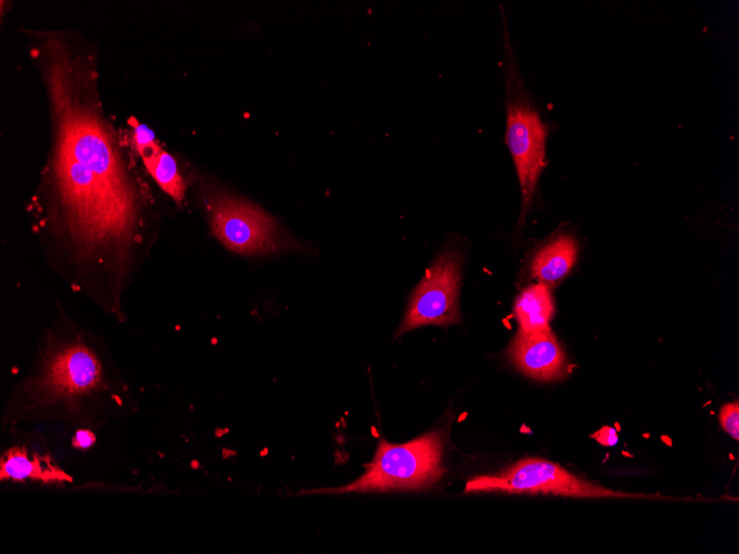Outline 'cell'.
<instances>
[{
  "label": "cell",
  "instance_id": "5bb4252c",
  "mask_svg": "<svg viewBox=\"0 0 739 554\" xmlns=\"http://www.w3.org/2000/svg\"><path fill=\"white\" fill-rule=\"evenodd\" d=\"M96 441L95 432L87 429H80L73 432L71 443L77 449L92 447Z\"/></svg>",
  "mask_w": 739,
  "mask_h": 554
},
{
  "label": "cell",
  "instance_id": "8992f818",
  "mask_svg": "<svg viewBox=\"0 0 739 554\" xmlns=\"http://www.w3.org/2000/svg\"><path fill=\"white\" fill-rule=\"evenodd\" d=\"M206 209L211 232L230 251L253 255L283 248L274 220L249 201L216 191L208 197Z\"/></svg>",
  "mask_w": 739,
  "mask_h": 554
},
{
  "label": "cell",
  "instance_id": "7c38bea8",
  "mask_svg": "<svg viewBox=\"0 0 739 554\" xmlns=\"http://www.w3.org/2000/svg\"><path fill=\"white\" fill-rule=\"evenodd\" d=\"M148 174L175 202L180 205L186 195V181L176 159L155 140L136 149Z\"/></svg>",
  "mask_w": 739,
  "mask_h": 554
},
{
  "label": "cell",
  "instance_id": "3957f363",
  "mask_svg": "<svg viewBox=\"0 0 739 554\" xmlns=\"http://www.w3.org/2000/svg\"><path fill=\"white\" fill-rule=\"evenodd\" d=\"M441 430L429 431L404 443L381 439L364 473L353 482L333 489L300 493H346L418 491L430 489L444 473Z\"/></svg>",
  "mask_w": 739,
  "mask_h": 554
},
{
  "label": "cell",
  "instance_id": "5b68a950",
  "mask_svg": "<svg viewBox=\"0 0 739 554\" xmlns=\"http://www.w3.org/2000/svg\"><path fill=\"white\" fill-rule=\"evenodd\" d=\"M518 75L507 73L506 144L517 170L521 189L520 221L532 203L540 175L547 166L548 126L521 90Z\"/></svg>",
  "mask_w": 739,
  "mask_h": 554
},
{
  "label": "cell",
  "instance_id": "8fae6325",
  "mask_svg": "<svg viewBox=\"0 0 739 554\" xmlns=\"http://www.w3.org/2000/svg\"><path fill=\"white\" fill-rule=\"evenodd\" d=\"M513 314L520 332L550 328L554 301L549 286L539 282L523 289L514 301Z\"/></svg>",
  "mask_w": 739,
  "mask_h": 554
},
{
  "label": "cell",
  "instance_id": "6da1fadb",
  "mask_svg": "<svg viewBox=\"0 0 739 554\" xmlns=\"http://www.w3.org/2000/svg\"><path fill=\"white\" fill-rule=\"evenodd\" d=\"M51 144L34 216L70 276L123 322V290L148 240V192L98 91L96 50L64 30L32 31Z\"/></svg>",
  "mask_w": 739,
  "mask_h": 554
},
{
  "label": "cell",
  "instance_id": "ba28073f",
  "mask_svg": "<svg viewBox=\"0 0 739 554\" xmlns=\"http://www.w3.org/2000/svg\"><path fill=\"white\" fill-rule=\"evenodd\" d=\"M508 354L517 369L533 379L554 381L568 374L565 354L551 328L538 332L518 331Z\"/></svg>",
  "mask_w": 739,
  "mask_h": 554
},
{
  "label": "cell",
  "instance_id": "52a82bcc",
  "mask_svg": "<svg viewBox=\"0 0 739 554\" xmlns=\"http://www.w3.org/2000/svg\"><path fill=\"white\" fill-rule=\"evenodd\" d=\"M461 264L462 255L457 250H446L434 260L413 291L395 337L420 326H448L460 322Z\"/></svg>",
  "mask_w": 739,
  "mask_h": 554
},
{
  "label": "cell",
  "instance_id": "4fadbf2b",
  "mask_svg": "<svg viewBox=\"0 0 739 554\" xmlns=\"http://www.w3.org/2000/svg\"><path fill=\"white\" fill-rule=\"evenodd\" d=\"M719 424L735 440L739 439V403L731 401L725 404L719 412Z\"/></svg>",
  "mask_w": 739,
  "mask_h": 554
},
{
  "label": "cell",
  "instance_id": "7a4b0ae2",
  "mask_svg": "<svg viewBox=\"0 0 739 554\" xmlns=\"http://www.w3.org/2000/svg\"><path fill=\"white\" fill-rule=\"evenodd\" d=\"M137 410L138 400L103 338L60 309L12 388L0 426L51 424L96 432Z\"/></svg>",
  "mask_w": 739,
  "mask_h": 554
},
{
  "label": "cell",
  "instance_id": "277c9868",
  "mask_svg": "<svg viewBox=\"0 0 739 554\" xmlns=\"http://www.w3.org/2000/svg\"><path fill=\"white\" fill-rule=\"evenodd\" d=\"M464 491L554 494L585 499L652 498L605 488L569 472L559 463L541 458H524L496 474L476 475L467 481Z\"/></svg>",
  "mask_w": 739,
  "mask_h": 554
},
{
  "label": "cell",
  "instance_id": "30bf717a",
  "mask_svg": "<svg viewBox=\"0 0 739 554\" xmlns=\"http://www.w3.org/2000/svg\"><path fill=\"white\" fill-rule=\"evenodd\" d=\"M577 257V244L570 234H559L538 250L531 273L540 283L553 285L573 268Z\"/></svg>",
  "mask_w": 739,
  "mask_h": 554
},
{
  "label": "cell",
  "instance_id": "9c48e42d",
  "mask_svg": "<svg viewBox=\"0 0 739 554\" xmlns=\"http://www.w3.org/2000/svg\"><path fill=\"white\" fill-rule=\"evenodd\" d=\"M33 436L14 439L0 456V480L65 484L72 478L55 461L45 447H38Z\"/></svg>",
  "mask_w": 739,
  "mask_h": 554
}]
</instances>
